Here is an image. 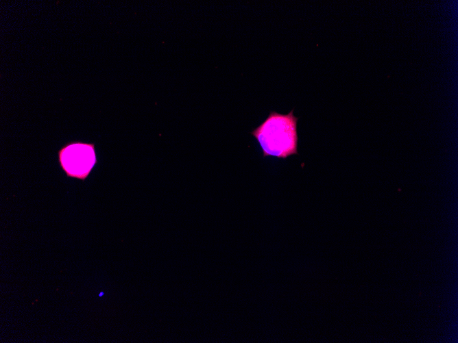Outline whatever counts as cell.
<instances>
[{
	"instance_id": "obj_1",
	"label": "cell",
	"mask_w": 458,
	"mask_h": 343,
	"mask_svg": "<svg viewBox=\"0 0 458 343\" xmlns=\"http://www.w3.org/2000/svg\"><path fill=\"white\" fill-rule=\"evenodd\" d=\"M298 120L293 115V110L287 114L272 111L251 132L258 142L264 157L286 159L298 154Z\"/></svg>"
},
{
	"instance_id": "obj_2",
	"label": "cell",
	"mask_w": 458,
	"mask_h": 343,
	"mask_svg": "<svg viewBox=\"0 0 458 343\" xmlns=\"http://www.w3.org/2000/svg\"><path fill=\"white\" fill-rule=\"evenodd\" d=\"M61 168L69 177L85 180L97 164L94 143L72 142L58 152Z\"/></svg>"
},
{
	"instance_id": "obj_3",
	"label": "cell",
	"mask_w": 458,
	"mask_h": 343,
	"mask_svg": "<svg viewBox=\"0 0 458 343\" xmlns=\"http://www.w3.org/2000/svg\"><path fill=\"white\" fill-rule=\"evenodd\" d=\"M102 294H104V293H101L99 296H101Z\"/></svg>"
}]
</instances>
